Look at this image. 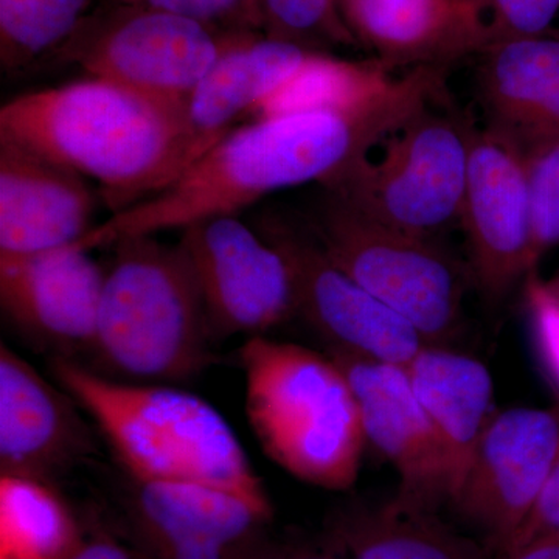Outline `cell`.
Segmentation results:
<instances>
[{
  "label": "cell",
  "instance_id": "9",
  "mask_svg": "<svg viewBox=\"0 0 559 559\" xmlns=\"http://www.w3.org/2000/svg\"><path fill=\"white\" fill-rule=\"evenodd\" d=\"M253 227L288 263L297 316L325 337L330 348L407 367L428 347L409 320L331 263L304 219L267 210Z\"/></svg>",
  "mask_w": 559,
  "mask_h": 559
},
{
  "label": "cell",
  "instance_id": "21",
  "mask_svg": "<svg viewBox=\"0 0 559 559\" xmlns=\"http://www.w3.org/2000/svg\"><path fill=\"white\" fill-rule=\"evenodd\" d=\"M326 539L348 559H487L484 547L444 524L436 511L393 499L331 514Z\"/></svg>",
  "mask_w": 559,
  "mask_h": 559
},
{
  "label": "cell",
  "instance_id": "10",
  "mask_svg": "<svg viewBox=\"0 0 559 559\" xmlns=\"http://www.w3.org/2000/svg\"><path fill=\"white\" fill-rule=\"evenodd\" d=\"M186 253L216 342L282 325L297 316L288 263L238 215L212 216L182 229Z\"/></svg>",
  "mask_w": 559,
  "mask_h": 559
},
{
  "label": "cell",
  "instance_id": "2",
  "mask_svg": "<svg viewBox=\"0 0 559 559\" xmlns=\"http://www.w3.org/2000/svg\"><path fill=\"white\" fill-rule=\"evenodd\" d=\"M447 69L415 68L381 97L355 108L259 117L224 135L176 182L95 224L75 248H109L134 235L182 230L197 221L238 215L275 191L331 186L374 146L447 92Z\"/></svg>",
  "mask_w": 559,
  "mask_h": 559
},
{
  "label": "cell",
  "instance_id": "26",
  "mask_svg": "<svg viewBox=\"0 0 559 559\" xmlns=\"http://www.w3.org/2000/svg\"><path fill=\"white\" fill-rule=\"evenodd\" d=\"M536 259L559 246V135L524 148Z\"/></svg>",
  "mask_w": 559,
  "mask_h": 559
},
{
  "label": "cell",
  "instance_id": "5",
  "mask_svg": "<svg viewBox=\"0 0 559 559\" xmlns=\"http://www.w3.org/2000/svg\"><path fill=\"white\" fill-rule=\"evenodd\" d=\"M240 360L246 417L264 454L312 487L352 488L367 440L355 393L334 359L253 336Z\"/></svg>",
  "mask_w": 559,
  "mask_h": 559
},
{
  "label": "cell",
  "instance_id": "32",
  "mask_svg": "<svg viewBox=\"0 0 559 559\" xmlns=\"http://www.w3.org/2000/svg\"><path fill=\"white\" fill-rule=\"evenodd\" d=\"M267 559H348L329 539L323 546L310 544L280 543L277 549Z\"/></svg>",
  "mask_w": 559,
  "mask_h": 559
},
{
  "label": "cell",
  "instance_id": "11",
  "mask_svg": "<svg viewBox=\"0 0 559 559\" xmlns=\"http://www.w3.org/2000/svg\"><path fill=\"white\" fill-rule=\"evenodd\" d=\"M459 226L469 274L489 300L502 299L535 272L532 201L525 151L495 128H477Z\"/></svg>",
  "mask_w": 559,
  "mask_h": 559
},
{
  "label": "cell",
  "instance_id": "15",
  "mask_svg": "<svg viewBox=\"0 0 559 559\" xmlns=\"http://www.w3.org/2000/svg\"><path fill=\"white\" fill-rule=\"evenodd\" d=\"M79 411L68 390L0 345V474L53 484L72 469L92 451Z\"/></svg>",
  "mask_w": 559,
  "mask_h": 559
},
{
  "label": "cell",
  "instance_id": "12",
  "mask_svg": "<svg viewBox=\"0 0 559 559\" xmlns=\"http://www.w3.org/2000/svg\"><path fill=\"white\" fill-rule=\"evenodd\" d=\"M558 454V414L533 407L495 412L451 506L500 555L527 520Z\"/></svg>",
  "mask_w": 559,
  "mask_h": 559
},
{
  "label": "cell",
  "instance_id": "16",
  "mask_svg": "<svg viewBox=\"0 0 559 559\" xmlns=\"http://www.w3.org/2000/svg\"><path fill=\"white\" fill-rule=\"evenodd\" d=\"M97 197L87 179L11 140L0 139V253L68 248L94 229Z\"/></svg>",
  "mask_w": 559,
  "mask_h": 559
},
{
  "label": "cell",
  "instance_id": "27",
  "mask_svg": "<svg viewBox=\"0 0 559 559\" xmlns=\"http://www.w3.org/2000/svg\"><path fill=\"white\" fill-rule=\"evenodd\" d=\"M484 25L487 46L551 32L559 0H471ZM485 46V47H487Z\"/></svg>",
  "mask_w": 559,
  "mask_h": 559
},
{
  "label": "cell",
  "instance_id": "24",
  "mask_svg": "<svg viewBox=\"0 0 559 559\" xmlns=\"http://www.w3.org/2000/svg\"><path fill=\"white\" fill-rule=\"evenodd\" d=\"M102 0H0V66L22 73L53 60Z\"/></svg>",
  "mask_w": 559,
  "mask_h": 559
},
{
  "label": "cell",
  "instance_id": "20",
  "mask_svg": "<svg viewBox=\"0 0 559 559\" xmlns=\"http://www.w3.org/2000/svg\"><path fill=\"white\" fill-rule=\"evenodd\" d=\"M406 370L439 440L451 503L495 415V382L480 360L440 345L423 348Z\"/></svg>",
  "mask_w": 559,
  "mask_h": 559
},
{
  "label": "cell",
  "instance_id": "19",
  "mask_svg": "<svg viewBox=\"0 0 559 559\" xmlns=\"http://www.w3.org/2000/svg\"><path fill=\"white\" fill-rule=\"evenodd\" d=\"M477 97L487 127L522 148L559 135V35L499 40L476 55Z\"/></svg>",
  "mask_w": 559,
  "mask_h": 559
},
{
  "label": "cell",
  "instance_id": "31",
  "mask_svg": "<svg viewBox=\"0 0 559 559\" xmlns=\"http://www.w3.org/2000/svg\"><path fill=\"white\" fill-rule=\"evenodd\" d=\"M64 559H153L124 538L119 530L90 524L83 539Z\"/></svg>",
  "mask_w": 559,
  "mask_h": 559
},
{
  "label": "cell",
  "instance_id": "33",
  "mask_svg": "<svg viewBox=\"0 0 559 559\" xmlns=\"http://www.w3.org/2000/svg\"><path fill=\"white\" fill-rule=\"evenodd\" d=\"M498 559H559V533L528 540L516 549L499 555Z\"/></svg>",
  "mask_w": 559,
  "mask_h": 559
},
{
  "label": "cell",
  "instance_id": "28",
  "mask_svg": "<svg viewBox=\"0 0 559 559\" xmlns=\"http://www.w3.org/2000/svg\"><path fill=\"white\" fill-rule=\"evenodd\" d=\"M117 5L143 7L190 17L227 35L261 32L253 0H102Z\"/></svg>",
  "mask_w": 559,
  "mask_h": 559
},
{
  "label": "cell",
  "instance_id": "18",
  "mask_svg": "<svg viewBox=\"0 0 559 559\" xmlns=\"http://www.w3.org/2000/svg\"><path fill=\"white\" fill-rule=\"evenodd\" d=\"M314 53L261 32L235 36L183 106L191 165L246 116H257Z\"/></svg>",
  "mask_w": 559,
  "mask_h": 559
},
{
  "label": "cell",
  "instance_id": "30",
  "mask_svg": "<svg viewBox=\"0 0 559 559\" xmlns=\"http://www.w3.org/2000/svg\"><path fill=\"white\" fill-rule=\"evenodd\" d=\"M550 533H559V454L527 520L502 554Z\"/></svg>",
  "mask_w": 559,
  "mask_h": 559
},
{
  "label": "cell",
  "instance_id": "17",
  "mask_svg": "<svg viewBox=\"0 0 559 559\" xmlns=\"http://www.w3.org/2000/svg\"><path fill=\"white\" fill-rule=\"evenodd\" d=\"M349 31L390 69L450 68L485 46L471 0H340Z\"/></svg>",
  "mask_w": 559,
  "mask_h": 559
},
{
  "label": "cell",
  "instance_id": "13",
  "mask_svg": "<svg viewBox=\"0 0 559 559\" xmlns=\"http://www.w3.org/2000/svg\"><path fill=\"white\" fill-rule=\"evenodd\" d=\"M105 267L68 246L28 255L0 253V307L22 336L75 359L91 352Z\"/></svg>",
  "mask_w": 559,
  "mask_h": 559
},
{
  "label": "cell",
  "instance_id": "29",
  "mask_svg": "<svg viewBox=\"0 0 559 559\" xmlns=\"http://www.w3.org/2000/svg\"><path fill=\"white\" fill-rule=\"evenodd\" d=\"M525 304L533 347L544 377L559 401V299L547 282L532 272L525 278Z\"/></svg>",
  "mask_w": 559,
  "mask_h": 559
},
{
  "label": "cell",
  "instance_id": "22",
  "mask_svg": "<svg viewBox=\"0 0 559 559\" xmlns=\"http://www.w3.org/2000/svg\"><path fill=\"white\" fill-rule=\"evenodd\" d=\"M84 530L51 481L0 474V559H64Z\"/></svg>",
  "mask_w": 559,
  "mask_h": 559
},
{
  "label": "cell",
  "instance_id": "7",
  "mask_svg": "<svg viewBox=\"0 0 559 559\" xmlns=\"http://www.w3.org/2000/svg\"><path fill=\"white\" fill-rule=\"evenodd\" d=\"M443 98L390 134L381 157L367 156L323 189L378 223L423 237L459 224L477 127Z\"/></svg>",
  "mask_w": 559,
  "mask_h": 559
},
{
  "label": "cell",
  "instance_id": "14",
  "mask_svg": "<svg viewBox=\"0 0 559 559\" xmlns=\"http://www.w3.org/2000/svg\"><path fill=\"white\" fill-rule=\"evenodd\" d=\"M355 393L366 440L400 477L396 502L439 511L448 502L447 471L439 440L419 403L406 367L330 348Z\"/></svg>",
  "mask_w": 559,
  "mask_h": 559
},
{
  "label": "cell",
  "instance_id": "34",
  "mask_svg": "<svg viewBox=\"0 0 559 559\" xmlns=\"http://www.w3.org/2000/svg\"><path fill=\"white\" fill-rule=\"evenodd\" d=\"M547 286H549V288L551 289V293H554L555 296H557L559 299V271H558V274L555 275L554 278H551V280H549V282H547Z\"/></svg>",
  "mask_w": 559,
  "mask_h": 559
},
{
  "label": "cell",
  "instance_id": "23",
  "mask_svg": "<svg viewBox=\"0 0 559 559\" xmlns=\"http://www.w3.org/2000/svg\"><path fill=\"white\" fill-rule=\"evenodd\" d=\"M390 72L392 69L378 60H341L318 51L263 103L255 119L301 110L355 108L395 86L399 76Z\"/></svg>",
  "mask_w": 559,
  "mask_h": 559
},
{
  "label": "cell",
  "instance_id": "1",
  "mask_svg": "<svg viewBox=\"0 0 559 559\" xmlns=\"http://www.w3.org/2000/svg\"><path fill=\"white\" fill-rule=\"evenodd\" d=\"M58 384L95 423L128 474L123 530L164 559H213L271 535L270 495L227 419L175 385L114 380L51 359Z\"/></svg>",
  "mask_w": 559,
  "mask_h": 559
},
{
  "label": "cell",
  "instance_id": "4",
  "mask_svg": "<svg viewBox=\"0 0 559 559\" xmlns=\"http://www.w3.org/2000/svg\"><path fill=\"white\" fill-rule=\"evenodd\" d=\"M91 355L98 373L142 384L189 380L212 360V331L189 260L156 235L109 246Z\"/></svg>",
  "mask_w": 559,
  "mask_h": 559
},
{
  "label": "cell",
  "instance_id": "3",
  "mask_svg": "<svg viewBox=\"0 0 559 559\" xmlns=\"http://www.w3.org/2000/svg\"><path fill=\"white\" fill-rule=\"evenodd\" d=\"M0 139L94 179L110 213L160 193L191 165L182 103L97 76L7 102Z\"/></svg>",
  "mask_w": 559,
  "mask_h": 559
},
{
  "label": "cell",
  "instance_id": "25",
  "mask_svg": "<svg viewBox=\"0 0 559 559\" xmlns=\"http://www.w3.org/2000/svg\"><path fill=\"white\" fill-rule=\"evenodd\" d=\"M261 33L308 50L356 47L340 0H253Z\"/></svg>",
  "mask_w": 559,
  "mask_h": 559
},
{
  "label": "cell",
  "instance_id": "8",
  "mask_svg": "<svg viewBox=\"0 0 559 559\" xmlns=\"http://www.w3.org/2000/svg\"><path fill=\"white\" fill-rule=\"evenodd\" d=\"M235 36L168 11L100 2L50 62L186 106Z\"/></svg>",
  "mask_w": 559,
  "mask_h": 559
},
{
  "label": "cell",
  "instance_id": "6",
  "mask_svg": "<svg viewBox=\"0 0 559 559\" xmlns=\"http://www.w3.org/2000/svg\"><path fill=\"white\" fill-rule=\"evenodd\" d=\"M304 218L331 263L409 320L429 345L450 341L462 325L468 277L436 238L385 226L360 213L333 190Z\"/></svg>",
  "mask_w": 559,
  "mask_h": 559
}]
</instances>
